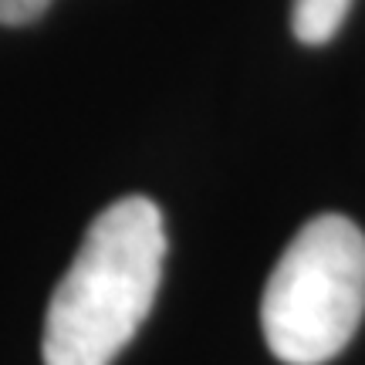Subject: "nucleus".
<instances>
[{"label":"nucleus","mask_w":365,"mask_h":365,"mask_svg":"<svg viewBox=\"0 0 365 365\" xmlns=\"http://www.w3.org/2000/svg\"><path fill=\"white\" fill-rule=\"evenodd\" d=\"M166 261L163 213L122 196L85 230L44 314V365H112L153 312Z\"/></svg>","instance_id":"f257e3e1"},{"label":"nucleus","mask_w":365,"mask_h":365,"mask_svg":"<svg viewBox=\"0 0 365 365\" xmlns=\"http://www.w3.org/2000/svg\"><path fill=\"white\" fill-rule=\"evenodd\" d=\"M365 314V234L341 213L301 227L261 298L267 349L284 365H325L345 352Z\"/></svg>","instance_id":"f03ea898"},{"label":"nucleus","mask_w":365,"mask_h":365,"mask_svg":"<svg viewBox=\"0 0 365 365\" xmlns=\"http://www.w3.org/2000/svg\"><path fill=\"white\" fill-rule=\"evenodd\" d=\"M352 0H294L291 31L301 44H325L341 31Z\"/></svg>","instance_id":"7ed1b4c3"},{"label":"nucleus","mask_w":365,"mask_h":365,"mask_svg":"<svg viewBox=\"0 0 365 365\" xmlns=\"http://www.w3.org/2000/svg\"><path fill=\"white\" fill-rule=\"evenodd\" d=\"M51 7V0H0V24L21 27Z\"/></svg>","instance_id":"20e7f679"}]
</instances>
